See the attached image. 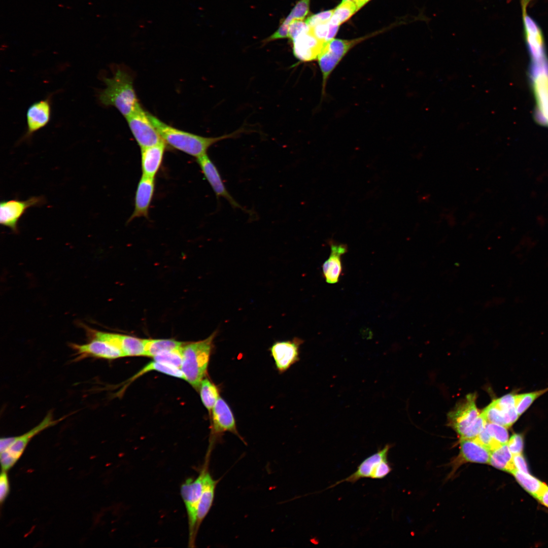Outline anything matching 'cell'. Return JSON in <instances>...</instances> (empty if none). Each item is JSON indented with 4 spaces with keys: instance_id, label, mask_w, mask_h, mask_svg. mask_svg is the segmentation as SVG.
Returning a JSON list of instances; mask_svg holds the SVG:
<instances>
[{
    "instance_id": "1",
    "label": "cell",
    "mask_w": 548,
    "mask_h": 548,
    "mask_svg": "<svg viewBox=\"0 0 548 548\" xmlns=\"http://www.w3.org/2000/svg\"><path fill=\"white\" fill-rule=\"evenodd\" d=\"M148 115L165 144L196 158L207 154L209 148L218 142L235 138L244 131L243 129H239L219 136L205 137L177 129L165 123L149 113H148Z\"/></svg>"
},
{
    "instance_id": "2",
    "label": "cell",
    "mask_w": 548,
    "mask_h": 548,
    "mask_svg": "<svg viewBox=\"0 0 548 548\" xmlns=\"http://www.w3.org/2000/svg\"><path fill=\"white\" fill-rule=\"evenodd\" d=\"M106 87L99 94L100 102L106 106H113L125 117L140 107L134 89L133 79L129 73L117 69L114 76L105 78Z\"/></svg>"
},
{
    "instance_id": "3",
    "label": "cell",
    "mask_w": 548,
    "mask_h": 548,
    "mask_svg": "<svg viewBox=\"0 0 548 548\" xmlns=\"http://www.w3.org/2000/svg\"><path fill=\"white\" fill-rule=\"evenodd\" d=\"M216 333L215 331L203 340L184 344L182 347L181 369L184 380L196 389L199 388L207 373Z\"/></svg>"
},
{
    "instance_id": "4",
    "label": "cell",
    "mask_w": 548,
    "mask_h": 548,
    "mask_svg": "<svg viewBox=\"0 0 548 548\" xmlns=\"http://www.w3.org/2000/svg\"><path fill=\"white\" fill-rule=\"evenodd\" d=\"M476 394H468L448 415L451 426L459 435L460 439H474L487 423L476 405Z\"/></svg>"
},
{
    "instance_id": "5",
    "label": "cell",
    "mask_w": 548,
    "mask_h": 548,
    "mask_svg": "<svg viewBox=\"0 0 548 548\" xmlns=\"http://www.w3.org/2000/svg\"><path fill=\"white\" fill-rule=\"evenodd\" d=\"M65 416L54 420L50 411L43 420L36 426L21 435L1 438L0 440V458L2 470L8 471L20 459L30 440L36 435L47 428L61 421Z\"/></svg>"
},
{
    "instance_id": "6",
    "label": "cell",
    "mask_w": 548,
    "mask_h": 548,
    "mask_svg": "<svg viewBox=\"0 0 548 548\" xmlns=\"http://www.w3.org/2000/svg\"><path fill=\"white\" fill-rule=\"evenodd\" d=\"M210 455L207 454L206 462L198 475L186 479L180 487V493L184 502L188 523L189 547H194L197 532L196 530L197 509L202 494L205 471L208 467Z\"/></svg>"
},
{
    "instance_id": "7",
    "label": "cell",
    "mask_w": 548,
    "mask_h": 548,
    "mask_svg": "<svg viewBox=\"0 0 548 548\" xmlns=\"http://www.w3.org/2000/svg\"><path fill=\"white\" fill-rule=\"evenodd\" d=\"M366 38L353 40L333 39L325 43L317 58L322 77V95L324 94L328 80L343 58L355 45Z\"/></svg>"
},
{
    "instance_id": "8",
    "label": "cell",
    "mask_w": 548,
    "mask_h": 548,
    "mask_svg": "<svg viewBox=\"0 0 548 548\" xmlns=\"http://www.w3.org/2000/svg\"><path fill=\"white\" fill-rule=\"evenodd\" d=\"M391 446L385 445L382 449L363 460L357 466L356 470L349 476L338 481L324 490L333 488L343 482L355 483L363 478L382 479L388 475L392 468L388 460Z\"/></svg>"
},
{
    "instance_id": "9",
    "label": "cell",
    "mask_w": 548,
    "mask_h": 548,
    "mask_svg": "<svg viewBox=\"0 0 548 548\" xmlns=\"http://www.w3.org/2000/svg\"><path fill=\"white\" fill-rule=\"evenodd\" d=\"M130 130L141 149L164 142L141 106L125 118Z\"/></svg>"
},
{
    "instance_id": "10",
    "label": "cell",
    "mask_w": 548,
    "mask_h": 548,
    "mask_svg": "<svg viewBox=\"0 0 548 548\" xmlns=\"http://www.w3.org/2000/svg\"><path fill=\"white\" fill-rule=\"evenodd\" d=\"M487 422L510 427L518 419L515 394H506L494 400L482 412Z\"/></svg>"
},
{
    "instance_id": "11",
    "label": "cell",
    "mask_w": 548,
    "mask_h": 548,
    "mask_svg": "<svg viewBox=\"0 0 548 548\" xmlns=\"http://www.w3.org/2000/svg\"><path fill=\"white\" fill-rule=\"evenodd\" d=\"M45 202L43 196H33L25 200L17 199L3 200L0 204V223L15 233L18 232V222L27 209L41 206Z\"/></svg>"
},
{
    "instance_id": "12",
    "label": "cell",
    "mask_w": 548,
    "mask_h": 548,
    "mask_svg": "<svg viewBox=\"0 0 548 548\" xmlns=\"http://www.w3.org/2000/svg\"><path fill=\"white\" fill-rule=\"evenodd\" d=\"M197 162L217 198L223 197L228 201L233 208L241 209L251 216L253 215L252 212L242 206L230 194L217 167L207 154L197 158Z\"/></svg>"
},
{
    "instance_id": "13",
    "label": "cell",
    "mask_w": 548,
    "mask_h": 548,
    "mask_svg": "<svg viewBox=\"0 0 548 548\" xmlns=\"http://www.w3.org/2000/svg\"><path fill=\"white\" fill-rule=\"evenodd\" d=\"M211 434L214 438L226 432H231L244 441L239 434L235 418L229 405L220 397L212 410Z\"/></svg>"
},
{
    "instance_id": "14",
    "label": "cell",
    "mask_w": 548,
    "mask_h": 548,
    "mask_svg": "<svg viewBox=\"0 0 548 548\" xmlns=\"http://www.w3.org/2000/svg\"><path fill=\"white\" fill-rule=\"evenodd\" d=\"M70 346L75 351L76 360L87 357L105 359H115L125 357L122 351L105 340L93 338L90 342L83 345L71 344Z\"/></svg>"
},
{
    "instance_id": "15",
    "label": "cell",
    "mask_w": 548,
    "mask_h": 548,
    "mask_svg": "<svg viewBox=\"0 0 548 548\" xmlns=\"http://www.w3.org/2000/svg\"><path fill=\"white\" fill-rule=\"evenodd\" d=\"M302 340L295 338L292 340L276 341L270 348L277 369L280 373L287 370L299 359V349Z\"/></svg>"
},
{
    "instance_id": "16",
    "label": "cell",
    "mask_w": 548,
    "mask_h": 548,
    "mask_svg": "<svg viewBox=\"0 0 548 548\" xmlns=\"http://www.w3.org/2000/svg\"><path fill=\"white\" fill-rule=\"evenodd\" d=\"M292 42L294 55L303 62L317 59L325 44L314 36L310 29L299 35Z\"/></svg>"
},
{
    "instance_id": "17",
    "label": "cell",
    "mask_w": 548,
    "mask_h": 548,
    "mask_svg": "<svg viewBox=\"0 0 548 548\" xmlns=\"http://www.w3.org/2000/svg\"><path fill=\"white\" fill-rule=\"evenodd\" d=\"M154 190L155 178L142 175L135 192L134 211L128 222L136 218L148 217Z\"/></svg>"
},
{
    "instance_id": "18",
    "label": "cell",
    "mask_w": 548,
    "mask_h": 548,
    "mask_svg": "<svg viewBox=\"0 0 548 548\" xmlns=\"http://www.w3.org/2000/svg\"><path fill=\"white\" fill-rule=\"evenodd\" d=\"M51 117V105L49 98L32 104L26 112L27 131L23 139H28L32 134L45 127Z\"/></svg>"
},
{
    "instance_id": "19",
    "label": "cell",
    "mask_w": 548,
    "mask_h": 548,
    "mask_svg": "<svg viewBox=\"0 0 548 548\" xmlns=\"http://www.w3.org/2000/svg\"><path fill=\"white\" fill-rule=\"evenodd\" d=\"M458 463H489L491 451L474 439L460 440Z\"/></svg>"
},
{
    "instance_id": "20",
    "label": "cell",
    "mask_w": 548,
    "mask_h": 548,
    "mask_svg": "<svg viewBox=\"0 0 548 548\" xmlns=\"http://www.w3.org/2000/svg\"><path fill=\"white\" fill-rule=\"evenodd\" d=\"M166 144L162 142L141 149L142 175L155 178L162 163Z\"/></svg>"
},
{
    "instance_id": "21",
    "label": "cell",
    "mask_w": 548,
    "mask_h": 548,
    "mask_svg": "<svg viewBox=\"0 0 548 548\" xmlns=\"http://www.w3.org/2000/svg\"><path fill=\"white\" fill-rule=\"evenodd\" d=\"M331 253L329 258L322 265L323 276L328 284H335L339 281L342 272L341 257L347 251V247L344 244H332Z\"/></svg>"
},
{
    "instance_id": "22",
    "label": "cell",
    "mask_w": 548,
    "mask_h": 548,
    "mask_svg": "<svg viewBox=\"0 0 548 548\" xmlns=\"http://www.w3.org/2000/svg\"><path fill=\"white\" fill-rule=\"evenodd\" d=\"M218 480H214L210 474L208 467L204 475V483L196 516V530L198 533L199 527L208 514L214 499L215 490Z\"/></svg>"
},
{
    "instance_id": "23",
    "label": "cell",
    "mask_w": 548,
    "mask_h": 548,
    "mask_svg": "<svg viewBox=\"0 0 548 548\" xmlns=\"http://www.w3.org/2000/svg\"><path fill=\"white\" fill-rule=\"evenodd\" d=\"M310 0H299L292 8L289 14L282 21L277 30L264 41L266 43L288 38V31L290 24L293 21L303 20L308 14Z\"/></svg>"
},
{
    "instance_id": "24",
    "label": "cell",
    "mask_w": 548,
    "mask_h": 548,
    "mask_svg": "<svg viewBox=\"0 0 548 548\" xmlns=\"http://www.w3.org/2000/svg\"><path fill=\"white\" fill-rule=\"evenodd\" d=\"M184 344L172 339H144L145 356L153 357L164 352L180 350Z\"/></svg>"
},
{
    "instance_id": "25",
    "label": "cell",
    "mask_w": 548,
    "mask_h": 548,
    "mask_svg": "<svg viewBox=\"0 0 548 548\" xmlns=\"http://www.w3.org/2000/svg\"><path fill=\"white\" fill-rule=\"evenodd\" d=\"M512 457L507 444H502L491 451L489 463L496 468L511 473L515 469Z\"/></svg>"
},
{
    "instance_id": "26",
    "label": "cell",
    "mask_w": 548,
    "mask_h": 548,
    "mask_svg": "<svg viewBox=\"0 0 548 548\" xmlns=\"http://www.w3.org/2000/svg\"><path fill=\"white\" fill-rule=\"evenodd\" d=\"M511 473L520 485L531 495L536 498L539 495L546 485L528 473L513 470Z\"/></svg>"
},
{
    "instance_id": "27",
    "label": "cell",
    "mask_w": 548,
    "mask_h": 548,
    "mask_svg": "<svg viewBox=\"0 0 548 548\" xmlns=\"http://www.w3.org/2000/svg\"><path fill=\"white\" fill-rule=\"evenodd\" d=\"M201 401L210 414L220 397L218 387L208 378L203 379L199 387Z\"/></svg>"
},
{
    "instance_id": "28",
    "label": "cell",
    "mask_w": 548,
    "mask_h": 548,
    "mask_svg": "<svg viewBox=\"0 0 548 548\" xmlns=\"http://www.w3.org/2000/svg\"><path fill=\"white\" fill-rule=\"evenodd\" d=\"M120 348L125 356H145L144 339L120 334Z\"/></svg>"
},
{
    "instance_id": "29",
    "label": "cell",
    "mask_w": 548,
    "mask_h": 548,
    "mask_svg": "<svg viewBox=\"0 0 548 548\" xmlns=\"http://www.w3.org/2000/svg\"><path fill=\"white\" fill-rule=\"evenodd\" d=\"M152 370L157 371L170 376L185 379L184 374L180 368L155 360L148 363L139 372H138V373L132 377V379L133 380L140 376H141L142 374Z\"/></svg>"
},
{
    "instance_id": "30",
    "label": "cell",
    "mask_w": 548,
    "mask_h": 548,
    "mask_svg": "<svg viewBox=\"0 0 548 548\" xmlns=\"http://www.w3.org/2000/svg\"><path fill=\"white\" fill-rule=\"evenodd\" d=\"M356 4L352 0L342 2L335 9L329 22L340 25L348 20L357 11Z\"/></svg>"
},
{
    "instance_id": "31",
    "label": "cell",
    "mask_w": 548,
    "mask_h": 548,
    "mask_svg": "<svg viewBox=\"0 0 548 548\" xmlns=\"http://www.w3.org/2000/svg\"><path fill=\"white\" fill-rule=\"evenodd\" d=\"M524 22L528 42L533 50L538 52L543 42L540 30L529 16H525Z\"/></svg>"
},
{
    "instance_id": "32",
    "label": "cell",
    "mask_w": 548,
    "mask_h": 548,
    "mask_svg": "<svg viewBox=\"0 0 548 548\" xmlns=\"http://www.w3.org/2000/svg\"><path fill=\"white\" fill-rule=\"evenodd\" d=\"M485 428L492 439L496 448L507 443L508 433L506 427L497 424L487 422Z\"/></svg>"
},
{
    "instance_id": "33",
    "label": "cell",
    "mask_w": 548,
    "mask_h": 548,
    "mask_svg": "<svg viewBox=\"0 0 548 548\" xmlns=\"http://www.w3.org/2000/svg\"><path fill=\"white\" fill-rule=\"evenodd\" d=\"M548 391V388L528 393L515 394L516 408L521 416L539 396Z\"/></svg>"
},
{
    "instance_id": "34",
    "label": "cell",
    "mask_w": 548,
    "mask_h": 548,
    "mask_svg": "<svg viewBox=\"0 0 548 548\" xmlns=\"http://www.w3.org/2000/svg\"><path fill=\"white\" fill-rule=\"evenodd\" d=\"M153 358L154 360L163 362L181 369L182 363L181 349L161 353L153 357Z\"/></svg>"
},
{
    "instance_id": "35",
    "label": "cell",
    "mask_w": 548,
    "mask_h": 548,
    "mask_svg": "<svg viewBox=\"0 0 548 548\" xmlns=\"http://www.w3.org/2000/svg\"><path fill=\"white\" fill-rule=\"evenodd\" d=\"M334 9L325 11L313 15L305 21L309 27L328 22L331 18Z\"/></svg>"
},
{
    "instance_id": "36",
    "label": "cell",
    "mask_w": 548,
    "mask_h": 548,
    "mask_svg": "<svg viewBox=\"0 0 548 548\" xmlns=\"http://www.w3.org/2000/svg\"><path fill=\"white\" fill-rule=\"evenodd\" d=\"M310 27L303 20H295L289 25L288 31V38L292 41L302 33L309 30Z\"/></svg>"
},
{
    "instance_id": "37",
    "label": "cell",
    "mask_w": 548,
    "mask_h": 548,
    "mask_svg": "<svg viewBox=\"0 0 548 548\" xmlns=\"http://www.w3.org/2000/svg\"><path fill=\"white\" fill-rule=\"evenodd\" d=\"M329 22L310 27V32L318 39L325 43L329 41L330 24Z\"/></svg>"
},
{
    "instance_id": "38",
    "label": "cell",
    "mask_w": 548,
    "mask_h": 548,
    "mask_svg": "<svg viewBox=\"0 0 548 548\" xmlns=\"http://www.w3.org/2000/svg\"><path fill=\"white\" fill-rule=\"evenodd\" d=\"M512 454H521L524 447L523 437L521 434H514L507 443Z\"/></svg>"
},
{
    "instance_id": "39",
    "label": "cell",
    "mask_w": 548,
    "mask_h": 548,
    "mask_svg": "<svg viewBox=\"0 0 548 548\" xmlns=\"http://www.w3.org/2000/svg\"><path fill=\"white\" fill-rule=\"evenodd\" d=\"M10 492V484L7 471L2 470L0 475V501L2 504Z\"/></svg>"
},
{
    "instance_id": "40",
    "label": "cell",
    "mask_w": 548,
    "mask_h": 548,
    "mask_svg": "<svg viewBox=\"0 0 548 548\" xmlns=\"http://www.w3.org/2000/svg\"><path fill=\"white\" fill-rule=\"evenodd\" d=\"M512 463L515 469L524 473H528V466L526 461L522 454L513 455L512 457Z\"/></svg>"
},
{
    "instance_id": "41",
    "label": "cell",
    "mask_w": 548,
    "mask_h": 548,
    "mask_svg": "<svg viewBox=\"0 0 548 548\" xmlns=\"http://www.w3.org/2000/svg\"><path fill=\"white\" fill-rule=\"evenodd\" d=\"M537 499L544 506L548 507V487L543 490Z\"/></svg>"
},
{
    "instance_id": "42",
    "label": "cell",
    "mask_w": 548,
    "mask_h": 548,
    "mask_svg": "<svg viewBox=\"0 0 548 548\" xmlns=\"http://www.w3.org/2000/svg\"><path fill=\"white\" fill-rule=\"evenodd\" d=\"M356 4L357 8V10L361 8L370 0H352Z\"/></svg>"
},
{
    "instance_id": "43",
    "label": "cell",
    "mask_w": 548,
    "mask_h": 548,
    "mask_svg": "<svg viewBox=\"0 0 548 548\" xmlns=\"http://www.w3.org/2000/svg\"><path fill=\"white\" fill-rule=\"evenodd\" d=\"M348 1V0H342V2H345V1Z\"/></svg>"
}]
</instances>
